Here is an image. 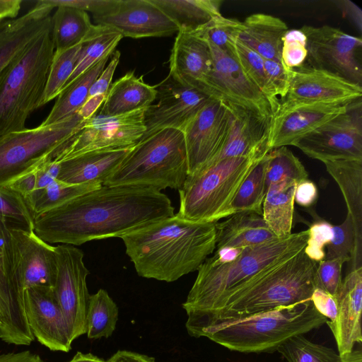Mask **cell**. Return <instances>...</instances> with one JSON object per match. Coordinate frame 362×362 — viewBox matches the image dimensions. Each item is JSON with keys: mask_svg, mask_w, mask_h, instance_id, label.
Segmentation results:
<instances>
[{"mask_svg": "<svg viewBox=\"0 0 362 362\" xmlns=\"http://www.w3.org/2000/svg\"><path fill=\"white\" fill-rule=\"evenodd\" d=\"M161 191L136 186H107L81 194L33 216V231L49 243L80 245L122 238L174 215Z\"/></svg>", "mask_w": 362, "mask_h": 362, "instance_id": "obj_1", "label": "cell"}, {"mask_svg": "<svg viewBox=\"0 0 362 362\" xmlns=\"http://www.w3.org/2000/svg\"><path fill=\"white\" fill-rule=\"evenodd\" d=\"M138 275L173 282L197 271L216 250L215 223H197L177 214L122 236Z\"/></svg>", "mask_w": 362, "mask_h": 362, "instance_id": "obj_2", "label": "cell"}, {"mask_svg": "<svg viewBox=\"0 0 362 362\" xmlns=\"http://www.w3.org/2000/svg\"><path fill=\"white\" fill-rule=\"evenodd\" d=\"M308 230L291 233L255 246L245 247L229 262L214 255L198 269L197 278L182 304L187 320H194L219 310L229 298L272 267L304 249Z\"/></svg>", "mask_w": 362, "mask_h": 362, "instance_id": "obj_3", "label": "cell"}, {"mask_svg": "<svg viewBox=\"0 0 362 362\" xmlns=\"http://www.w3.org/2000/svg\"><path fill=\"white\" fill-rule=\"evenodd\" d=\"M317 264L302 250L255 279L217 312L187 320L189 335L194 337L199 330L218 321L247 317L311 300L317 288Z\"/></svg>", "mask_w": 362, "mask_h": 362, "instance_id": "obj_4", "label": "cell"}, {"mask_svg": "<svg viewBox=\"0 0 362 362\" xmlns=\"http://www.w3.org/2000/svg\"><path fill=\"white\" fill-rule=\"evenodd\" d=\"M328 319L311 300L253 315L214 322L194 337H205L242 353H272L291 337L305 334L325 324Z\"/></svg>", "mask_w": 362, "mask_h": 362, "instance_id": "obj_5", "label": "cell"}, {"mask_svg": "<svg viewBox=\"0 0 362 362\" xmlns=\"http://www.w3.org/2000/svg\"><path fill=\"white\" fill-rule=\"evenodd\" d=\"M271 150L267 143L248 155L229 158L188 175L180 189L181 218L197 223H216L232 215L231 203L253 168Z\"/></svg>", "mask_w": 362, "mask_h": 362, "instance_id": "obj_6", "label": "cell"}, {"mask_svg": "<svg viewBox=\"0 0 362 362\" xmlns=\"http://www.w3.org/2000/svg\"><path fill=\"white\" fill-rule=\"evenodd\" d=\"M54 50L49 30L0 74V136L25 129L29 115L40 107Z\"/></svg>", "mask_w": 362, "mask_h": 362, "instance_id": "obj_7", "label": "cell"}, {"mask_svg": "<svg viewBox=\"0 0 362 362\" xmlns=\"http://www.w3.org/2000/svg\"><path fill=\"white\" fill-rule=\"evenodd\" d=\"M188 176L183 133L163 129L141 139L103 184L136 186L159 191L180 189Z\"/></svg>", "mask_w": 362, "mask_h": 362, "instance_id": "obj_8", "label": "cell"}, {"mask_svg": "<svg viewBox=\"0 0 362 362\" xmlns=\"http://www.w3.org/2000/svg\"><path fill=\"white\" fill-rule=\"evenodd\" d=\"M78 113L54 124L24 129L0 136V186L55 158L59 147L81 127Z\"/></svg>", "mask_w": 362, "mask_h": 362, "instance_id": "obj_9", "label": "cell"}, {"mask_svg": "<svg viewBox=\"0 0 362 362\" xmlns=\"http://www.w3.org/2000/svg\"><path fill=\"white\" fill-rule=\"evenodd\" d=\"M147 107L117 116H93L64 142L56 156L58 161L92 151L133 147L143 137Z\"/></svg>", "mask_w": 362, "mask_h": 362, "instance_id": "obj_10", "label": "cell"}, {"mask_svg": "<svg viewBox=\"0 0 362 362\" xmlns=\"http://www.w3.org/2000/svg\"><path fill=\"white\" fill-rule=\"evenodd\" d=\"M310 67L362 86V40L329 26L304 25Z\"/></svg>", "mask_w": 362, "mask_h": 362, "instance_id": "obj_11", "label": "cell"}, {"mask_svg": "<svg viewBox=\"0 0 362 362\" xmlns=\"http://www.w3.org/2000/svg\"><path fill=\"white\" fill-rule=\"evenodd\" d=\"M294 146L323 163L362 160V102H353L344 113L307 134Z\"/></svg>", "mask_w": 362, "mask_h": 362, "instance_id": "obj_12", "label": "cell"}, {"mask_svg": "<svg viewBox=\"0 0 362 362\" xmlns=\"http://www.w3.org/2000/svg\"><path fill=\"white\" fill-rule=\"evenodd\" d=\"M55 250L57 271L53 289L74 341L86 332L90 296L86 284L89 271L79 248L64 244L56 246Z\"/></svg>", "mask_w": 362, "mask_h": 362, "instance_id": "obj_13", "label": "cell"}, {"mask_svg": "<svg viewBox=\"0 0 362 362\" xmlns=\"http://www.w3.org/2000/svg\"><path fill=\"white\" fill-rule=\"evenodd\" d=\"M230 118L228 104L213 98L183 128L188 175L200 171L218 153L228 132Z\"/></svg>", "mask_w": 362, "mask_h": 362, "instance_id": "obj_14", "label": "cell"}, {"mask_svg": "<svg viewBox=\"0 0 362 362\" xmlns=\"http://www.w3.org/2000/svg\"><path fill=\"white\" fill-rule=\"evenodd\" d=\"M0 338L16 345H29L34 340L25 312L24 295L13 279L11 229L1 216Z\"/></svg>", "mask_w": 362, "mask_h": 362, "instance_id": "obj_15", "label": "cell"}, {"mask_svg": "<svg viewBox=\"0 0 362 362\" xmlns=\"http://www.w3.org/2000/svg\"><path fill=\"white\" fill-rule=\"evenodd\" d=\"M352 103H280L270 119L268 147L272 149L293 146L307 134L345 112Z\"/></svg>", "mask_w": 362, "mask_h": 362, "instance_id": "obj_16", "label": "cell"}, {"mask_svg": "<svg viewBox=\"0 0 362 362\" xmlns=\"http://www.w3.org/2000/svg\"><path fill=\"white\" fill-rule=\"evenodd\" d=\"M156 88L158 101L156 105H149L145 111L146 130L141 139L163 129L182 131L195 115L213 98L201 91L180 83L169 74L160 83L156 85Z\"/></svg>", "mask_w": 362, "mask_h": 362, "instance_id": "obj_17", "label": "cell"}, {"mask_svg": "<svg viewBox=\"0 0 362 362\" xmlns=\"http://www.w3.org/2000/svg\"><path fill=\"white\" fill-rule=\"evenodd\" d=\"M212 58L209 86L212 98L271 118V107L259 89L228 53L207 42Z\"/></svg>", "mask_w": 362, "mask_h": 362, "instance_id": "obj_18", "label": "cell"}, {"mask_svg": "<svg viewBox=\"0 0 362 362\" xmlns=\"http://www.w3.org/2000/svg\"><path fill=\"white\" fill-rule=\"evenodd\" d=\"M13 274L19 292L34 286L54 288L57 276L55 247L33 230L11 229Z\"/></svg>", "mask_w": 362, "mask_h": 362, "instance_id": "obj_19", "label": "cell"}, {"mask_svg": "<svg viewBox=\"0 0 362 362\" xmlns=\"http://www.w3.org/2000/svg\"><path fill=\"white\" fill-rule=\"evenodd\" d=\"M93 17L96 25L123 37H166L178 33L176 25L150 0H115L108 10Z\"/></svg>", "mask_w": 362, "mask_h": 362, "instance_id": "obj_20", "label": "cell"}, {"mask_svg": "<svg viewBox=\"0 0 362 362\" xmlns=\"http://www.w3.org/2000/svg\"><path fill=\"white\" fill-rule=\"evenodd\" d=\"M24 305L34 337L52 351H69L73 340L53 288L34 286L25 289Z\"/></svg>", "mask_w": 362, "mask_h": 362, "instance_id": "obj_21", "label": "cell"}, {"mask_svg": "<svg viewBox=\"0 0 362 362\" xmlns=\"http://www.w3.org/2000/svg\"><path fill=\"white\" fill-rule=\"evenodd\" d=\"M361 96L362 86L329 72L303 65L292 69L288 93L279 104L344 103L361 99Z\"/></svg>", "mask_w": 362, "mask_h": 362, "instance_id": "obj_22", "label": "cell"}, {"mask_svg": "<svg viewBox=\"0 0 362 362\" xmlns=\"http://www.w3.org/2000/svg\"><path fill=\"white\" fill-rule=\"evenodd\" d=\"M169 68V75L175 81L211 97L209 78L212 58L204 39L194 33L178 32L171 49Z\"/></svg>", "mask_w": 362, "mask_h": 362, "instance_id": "obj_23", "label": "cell"}, {"mask_svg": "<svg viewBox=\"0 0 362 362\" xmlns=\"http://www.w3.org/2000/svg\"><path fill=\"white\" fill-rule=\"evenodd\" d=\"M337 315L327 321L337 343L339 355L354 350L356 343L362 341V267L351 269L341 281L335 297Z\"/></svg>", "mask_w": 362, "mask_h": 362, "instance_id": "obj_24", "label": "cell"}, {"mask_svg": "<svg viewBox=\"0 0 362 362\" xmlns=\"http://www.w3.org/2000/svg\"><path fill=\"white\" fill-rule=\"evenodd\" d=\"M53 9L40 0L21 16L0 21V74L31 42L51 30Z\"/></svg>", "mask_w": 362, "mask_h": 362, "instance_id": "obj_25", "label": "cell"}, {"mask_svg": "<svg viewBox=\"0 0 362 362\" xmlns=\"http://www.w3.org/2000/svg\"><path fill=\"white\" fill-rule=\"evenodd\" d=\"M228 105L230 118L227 136L218 153L205 167L223 159L248 155L267 143L271 118Z\"/></svg>", "mask_w": 362, "mask_h": 362, "instance_id": "obj_26", "label": "cell"}, {"mask_svg": "<svg viewBox=\"0 0 362 362\" xmlns=\"http://www.w3.org/2000/svg\"><path fill=\"white\" fill-rule=\"evenodd\" d=\"M339 186L354 223L356 250L351 270L362 267V160H337L324 163Z\"/></svg>", "mask_w": 362, "mask_h": 362, "instance_id": "obj_27", "label": "cell"}, {"mask_svg": "<svg viewBox=\"0 0 362 362\" xmlns=\"http://www.w3.org/2000/svg\"><path fill=\"white\" fill-rule=\"evenodd\" d=\"M132 148L88 152L62 160L57 179L69 184L103 185Z\"/></svg>", "mask_w": 362, "mask_h": 362, "instance_id": "obj_28", "label": "cell"}, {"mask_svg": "<svg viewBox=\"0 0 362 362\" xmlns=\"http://www.w3.org/2000/svg\"><path fill=\"white\" fill-rule=\"evenodd\" d=\"M215 226L216 250L244 248L279 238L269 228L262 215L253 211L235 213L215 223Z\"/></svg>", "mask_w": 362, "mask_h": 362, "instance_id": "obj_29", "label": "cell"}, {"mask_svg": "<svg viewBox=\"0 0 362 362\" xmlns=\"http://www.w3.org/2000/svg\"><path fill=\"white\" fill-rule=\"evenodd\" d=\"M243 23L238 39L266 59L281 61L283 37L288 30L279 18L254 13Z\"/></svg>", "mask_w": 362, "mask_h": 362, "instance_id": "obj_30", "label": "cell"}, {"mask_svg": "<svg viewBox=\"0 0 362 362\" xmlns=\"http://www.w3.org/2000/svg\"><path fill=\"white\" fill-rule=\"evenodd\" d=\"M157 90L129 71L112 84L103 105L101 116H117L148 107L156 99Z\"/></svg>", "mask_w": 362, "mask_h": 362, "instance_id": "obj_31", "label": "cell"}, {"mask_svg": "<svg viewBox=\"0 0 362 362\" xmlns=\"http://www.w3.org/2000/svg\"><path fill=\"white\" fill-rule=\"evenodd\" d=\"M104 26L91 23L87 12L59 6L52 16L51 35L55 50L85 44L102 33Z\"/></svg>", "mask_w": 362, "mask_h": 362, "instance_id": "obj_32", "label": "cell"}, {"mask_svg": "<svg viewBox=\"0 0 362 362\" xmlns=\"http://www.w3.org/2000/svg\"><path fill=\"white\" fill-rule=\"evenodd\" d=\"M297 184L296 180L288 179L267 188L262 204V216L277 238H285L292 233Z\"/></svg>", "mask_w": 362, "mask_h": 362, "instance_id": "obj_33", "label": "cell"}, {"mask_svg": "<svg viewBox=\"0 0 362 362\" xmlns=\"http://www.w3.org/2000/svg\"><path fill=\"white\" fill-rule=\"evenodd\" d=\"M178 28L194 33L211 20L221 16V0H150Z\"/></svg>", "mask_w": 362, "mask_h": 362, "instance_id": "obj_34", "label": "cell"}, {"mask_svg": "<svg viewBox=\"0 0 362 362\" xmlns=\"http://www.w3.org/2000/svg\"><path fill=\"white\" fill-rule=\"evenodd\" d=\"M109 58L103 59L63 89L42 124H54L77 113L87 100L91 86L104 69Z\"/></svg>", "mask_w": 362, "mask_h": 362, "instance_id": "obj_35", "label": "cell"}, {"mask_svg": "<svg viewBox=\"0 0 362 362\" xmlns=\"http://www.w3.org/2000/svg\"><path fill=\"white\" fill-rule=\"evenodd\" d=\"M102 185L96 182L69 184L56 179L45 188L35 189L24 198L34 216Z\"/></svg>", "mask_w": 362, "mask_h": 362, "instance_id": "obj_36", "label": "cell"}, {"mask_svg": "<svg viewBox=\"0 0 362 362\" xmlns=\"http://www.w3.org/2000/svg\"><path fill=\"white\" fill-rule=\"evenodd\" d=\"M118 307L107 291L100 288L90 295L86 316V332L90 339L108 338L115 330Z\"/></svg>", "mask_w": 362, "mask_h": 362, "instance_id": "obj_37", "label": "cell"}, {"mask_svg": "<svg viewBox=\"0 0 362 362\" xmlns=\"http://www.w3.org/2000/svg\"><path fill=\"white\" fill-rule=\"evenodd\" d=\"M265 156L253 168L238 189L230 205L232 214L253 211L262 215V204L267 191Z\"/></svg>", "mask_w": 362, "mask_h": 362, "instance_id": "obj_38", "label": "cell"}, {"mask_svg": "<svg viewBox=\"0 0 362 362\" xmlns=\"http://www.w3.org/2000/svg\"><path fill=\"white\" fill-rule=\"evenodd\" d=\"M122 38L119 33L105 27L102 33L83 44L74 70L63 89L103 59L110 57Z\"/></svg>", "mask_w": 362, "mask_h": 362, "instance_id": "obj_39", "label": "cell"}, {"mask_svg": "<svg viewBox=\"0 0 362 362\" xmlns=\"http://www.w3.org/2000/svg\"><path fill=\"white\" fill-rule=\"evenodd\" d=\"M265 158L267 188L284 180H294L298 183L308 177V172L303 163L286 146L269 150Z\"/></svg>", "mask_w": 362, "mask_h": 362, "instance_id": "obj_40", "label": "cell"}, {"mask_svg": "<svg viewBox=\"0 0 362 362\" xmlns=\"http://www.w3.org/2000/svg\"><path fill=\"white\" fill-rule=\"evenodd\" d=\"M83 44L54 50L40 107L57 98L73 73Z\"/></svg>", "mask_w": 362, "mask_h": 362, "instance_id": "obj_41", "label": "cell"}, {"mask_svg": "<svg viewBox=\"0 0 362 362\" xmlns=\"http://www.w3.org/2000/svg\"><path fill=\"white\" fill-rule=\"evenodd\" d=\"M276 351L287 362H341V357L332 349L313 343L303 334L291 337Z\"/></svg>", "mask_w": 362, "mask_h": 362, "instance_id": "obj_42", "label": "cell"}, {"mask_svg": "<svg viewBox=\"0 0 362 362\" xmlns=\"http://www.w3.org/2000/svg\"><path fill=\"white\" fill-rule=\"evenodd\" d=\"M0 216L11 229L33 230V215L24 197L9 187L0 186Z\"/></svg>", "mask_w": 362, "mask_h": 362, "instance_id": "obj_43", "label": "cell"}, {"mask_svg": "<svg viewBox=\"0 0 362 362\" xmlns=\"http://www.w3.org/2000/svg\"><path fill=\"white\" fill-rule=\"evenodd\" d=\"M243 23L223 16L211 20L194 33L223 51L229 54L234 41L242 29Z\"/></svg>", "mask_w": 362, "mask_h": 362, "instance_id": "obj_44", "label": "cell"}, {"mask_svg": "<svg viewBox=\"0 0 362 362\" xmlns=\"http://www.w3.org/2000/svg\"><path fill=\"white\" fill-rule=\"evenodd\" d=\"M265 76L264 96L274 115L279 103L286 96L291 80L292 69H286L281 61L264 59Z\"/></svg>", "mask_w": 362, "mask_h": 362, "instance_id": "obj_45", "label": "cell"}, {"mask_svg": "<svg viewBox=\"0 0 362 362\" xmlns=\"http://www.w3.org/2000/svg\"><path fill=\"white\" fill-rule=\"evenodd\" d=\"M229 54L237 62L248 79L264 95L265 76L264 58L241 42L238 38L234 41Z\"/></svg>", "mask_w": 362, "mask_h": 362, "instance_id": "obj_46", "label": "cell"}, {"mask_svg": "<svg viewBox=\"0 0 362 362\" xmlns=\"http://www.w3.org/2000/svg\"><path fill=\"white\" fill-rule=\"evenodd\" d=\"M333 236L327 245L326 259H344L351 262L356 250V234L353 221L347 214L345 220L339 225L333 226Z\"/></svg>", "mask_w": 362, "mask_h": 362, "instance_id": "obj_47", "label": "cell"}, {"mask_svg": "<svg viewBox=\"0 0 362 362\" xmlns=\"http://www.w3.org/2000/svg\"><path fill=\"white\" fill-rule=\"evenodd\" d=\"M308 57L307 37L300 29L288 30L283 37L281 60L288 69L304 65Z\"/></svg>", "mask_w": 362, "mask_h": 362, "instance_id": "obj_48", "label": "cell"}, {"mask_svg": "<svg viewBox=\"0 0 362 362\" xmlns=\"http://www.w3.org/2000/svg\"><path fill=\"white\" fill-rule=\"evenodd\" d=\"M332 226L325 220L317 219L308 229V237L303 251L317 263L325 259V248L333 236Z\"/></svg>", "mask_w": 362, "mask_h": 362, "instance_id": "obj_49", "label": "cell"}, {"mask_svg": "<svg viewBox=\"0 0 362 362\" xmlns=\"http://www.w3.org/2000/svg\"><path fill=\"white\" fill-rule=\"evenodd\" d=\"M344 259H323L317 264L316 282L319 288L335 298L341 284Z\"/></svg>", "mask_w": 362, "mask_h": 362, "instance_id": "obj_50", "label": "cell"}, {"mask_svg": "<svg viewBox=\"0 0 362 362\" xmlns=\"http://www.w3.org/2000/svg\"><path fill=\"white\" fill-rule=\"evenodd\" d=\"M45 5L52 8L66 6L77 8L93 15L102 13L108 10L115 0H42Z\"/></svg>", "mask_w": 362, "mask_h": 362, "instance_id": "obj_51", "label": "cell"}, {"mask_svg": "<svg viewBox=\"0 0 362 362\" xmlns=\"http://www.w3.org/2000/svg\"><path fill=\"white\" fill-rule=\"evenodd\" d=\"M119 58L120 52L118 50H115L110 63L104 68L101 74L91 86L88 98L98 94L107 93L115 71L119 62Z\"/></svg>", "mask_w": 362, "mask_h": 362, "instance_id": "obj_52", "label": "cell"}, {"mask_svg": "<svg viewBox=\"0 0 362 362\" xmlns=\"http://www.w3.org/2000/svg\"><path fill=\"white\" fill-rule=\"evenodd\" d=\"M311 300L317 310L325 316L328 321H332L337 315V302L334 297L316 288L312 295Z\"/></svg>", "mask_w": 362, "mask_h": 362, "instance_id": "obj_53", "label": "cell"}, {"mask_svg": "<svg viewBox=\"0 0 362 362\" xmlns=\"http://www.w3.org/2000/svg\"><path fill=\"white\" fill-rule=\"evenodd\" d=\"M60 168V162L56 158L49 159L36 170L35 189L45 188L57 178Z\"/></svg>", "mask_w": 362, "mask_h": 362, "instance_id": "obj_54", "label": "cell"}, {"mask_svg": "<svg viewBox=\"0 0 362 362\" xmlns=\"http://www.w3.org/2000/svg\"><path fill=\"white\" fill-rule=\"evenodd\" d=\"M318 196L316 185L311 180L305 179L297 184L294 202L303 207H310L313 205Z\"/></svg>", "mask_w": 362, "mask_h": 362, "instance_id": "obj_55", "label": "cell"}, {"mask_svg": "<svg viewBox=\"0 0 362 362\" xmlns=\"http://www.w3.org/2000/svg\"><path fill=\"white\" fill-rule=\"evenodd\" d=\"M37 168L20 175L6 187H9L13 190L25 197L35 190L36 182L35 173Z\"/></svg>", "mask_w": 362, "mask_h": 362, "instance_id": "obj_56", "label": "cell"}, {"mask_svg": "<svg viewBox=\"0 0 362 362\" xmlns=\"http://www.w3.org/2000/svg\"><path fill=\"white\" fill-rule=\"evenodd\" d=\"M105 362H156L153 357L134 351L119 350Z\"/></svg>", "mask_w": 362, "mask_h": 362, "instance_id": "obj_57", "label": "cell"}, {"mask_svg": "<svg viewBox=\"0 0 362 362\" xmlns=\"http://www.w3.org/2000/svg\"><path fill=\"white\" fill-rule=\"evenodd\" d=\"M106 96L107 93L98 94L88 98L77 113L84 121L93 117L98 109L104 103Z\"/></svg>", "mask_w": 362, "mask_h": 362, "instance_id": "obj_58", "label": "cell"}, {"mask_svg": "<svg viewBox=\"0 0 362 362\" xmlns=\"http://www.w3.org/2000/svg\"><path fill=\"white\" fill-rule=\"evenodd\" d=\"M335 3L341 9L343 15L353 22L358 29L361 30L362 16L361 9L349 1H338Z\"/></svg>", "mask_w": 362, "mask_h": 362, "instance_id": "obj_59", "label": "cell"}, {"mask_svg": "<svg viewBox=\"0 0 362 362\" xmlns=\"http://www.w3.org/2000/svg\"><path fill=\"white\" fill-rule=\"evenodd\" d=\"M21 4V0H0V21L17 18Z\"/></svg>", "mask_w": 362, "mask_h": 362, "instance_id": "obj_60", "label": "cell"}, {"mask_svg": "<svg viewBox=\"0 0 362 362\" xmlns=\"http://www.w3.org/2000/svg\"><path fill=\"white\" fill-rule=\"evenodd\" d=\"M0 362H45L38 355L28 351L0 355Z\"/></svg>", "mask_w": 362, "mask_h": 362, "instance_id": "obj_61", "label": "cell"}, {"mask_svg": "<svg viewBox=\"0 0 362 362\" xmlns=\"http://www.w3.org/2000/svg\"><path fill=\"white\" fill-rule=\"evenodd\" d=\"M68 362H105V361L90 353L77 352L73 358Z\"/></svg>", "mask_w": 362, "mask_h": 362, "instance_id": "obj_62", "label": "cell"}, {"mask_svg": "<svg viewBox=\"0 0 362 362\" xmlns=\"http://www.w3.org/2000/svg\"><path fill=\"white\" fill-rule=\"evenodd\" d=\"M340 357L341 362H362V353L360 350H353L351 353Z\"/></svg>", "mask_w": 362, "mask_h": 362, "instance_id": "obj_63", "label": "cell"}]
</instances>
